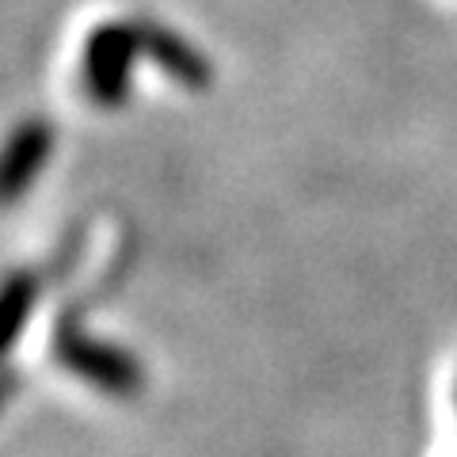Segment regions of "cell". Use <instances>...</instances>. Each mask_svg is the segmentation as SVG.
<instances>
[{"label":"cell","instance_id":"1","mask_svg":"<svg viewBox=\"0 0 457 457\" xmlns=\"http://www.w3.org/2000/svg\"><path fill=\"white\" fill-rule=\"evenodd\" d=\"M137 54H141L137 23H122V20L96 23L80 50L88 96H96L99 104H119L126 96V84H130V69Z\"/></svg>","mask_w":457,"mask_h":457},{"label":"cell","instance_id":"2","mask_svg":"<svg viewBox=\"0 0 457 457\" xmlns=\"http://www.w3.org/2000/svg\"><path fill=\"white\" fill-rule=\"evenodd\" d=\"M134 23H137L141 50H145L168 77H176V80H183V84H203V80L210 77L206 57L198 54L183 35L171 31L168 23L149 20V16H141V20H134Z\"/></svg>","mask_w":457,"mask_h":457}]
</instances>
